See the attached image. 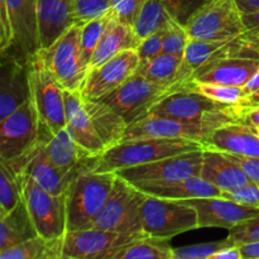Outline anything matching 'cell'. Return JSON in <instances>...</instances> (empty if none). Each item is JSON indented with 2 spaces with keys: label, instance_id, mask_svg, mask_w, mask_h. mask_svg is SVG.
Here are the masks:
<instances>
[{
  "label": "cell",
  "instance_id": "23",
  "mask_svg": "<svg viewBox=\"0 0 259 259\" xmlns=\"http://www.w3.org/2000/svg\"><path fill=\"white\" fill-rule=\"evenodd\" d=\"M131 184L144 194L168 200L220 197L223 192L222 190L202 180L200 176L174 180V181H138Z\"/></svg>",
  "mask_w": 259,
  "mask_h": 259
},
{
  "label": "cell",
  "instance_id": "26",
  "mask_svg": "<svg viewBox=\"0 0 259 259\" xmlns=\"http://www.w3.org/2000/svg\"><path fill=\"white\" fill-rule=\"evenodd\" d=\"M40 50L48 48L75 24L73 0H37Z\"/></svg>",
  "mask_w": 259,
  "mask_h": 259
},
{
  "label": "cell",
  "instance_id": "8",
  "mask_svg": "<svg viewBox=\"0 0 259 259\" xmlns=\"http://www.w3.org/2000/svg\"><path fill=\"white\" fill-rule=\"evenodd\" d=\"M81 28L82 24L75 23L50 47L38 52L65 90H80L88 73L81 58Z\"/></svg>",
  "mask_w": 259,
  "mask_h": 259
},
{
  "label": "cell",
  "instance_id": "49",
  "mask_svg": "<svg viewBox=\"0 0 259 259\" xmlns=\"http://www.w3.org/2000/svg\"><path fill=\"white\" fill-rule=\"evenodd\" d=\"M238 9L242 14L253 13L259 10V0H234Z\"/></svg>",
  "mask_w": 259,
  "mask_h": 259
},
{
  "label": "cell",
  "instance_id": "19",
  "mask_svg": "<svg viewBox=\"0 0 259 259\" xmlns=\"http://www.w3.org/2000/svg\"><path fill=\"white\" fill-rule=\"evenodd\" d=\"M30 99L29 62L2 55L0 65V120Z\"/></svg>",
  "mask_w": 259,
  "mask_h": 259
},
{
  "label": "cell",
  "instance_id": "36",
  "mask_svg": "<svg viewBox=\"0 0 259 259\" xmlns=\"http://www.w3.org/2000/svg\"><path fill=\"white\" fill-rule=\"evenodd\" d=\"M114 18V13L109 12L103 17L95 18L93 20H89L81 28V37H80V47H81V58L82 63L89 71L90 67L91 58H93L94 52L100 42L101 37L105 33L106 28L110 24Z\"/></svg>",
  "mask_w": 259,
  "mask_h": 259
},
{
  "label": "cell",
  "instance_id": "25",
  "mask_svg": "<svg viewBox=\"0 0 259 259\" xmlns=\"http://www.w3.org/2000/svg\"><path fill=\"white\" fill-rule=\"evenodd\" d=\"M200 177L222 191H233L249 182L244 171L225 152L211 148H204Z\"/></svg>",
  "mask_w": 259,
  "mask_h": 259
},
{
  "label": "cell",
  "instance_id": "17",
  "mask_svg": "<svg viewBox=\"0 0 259 259\" xmlns=\"http://www.w3.org/2000/svg\"><path fill=\"white\" fill-rule=\"evenodd\" d=\"M211 0H147L133 29L139 39L166 27L171 20L186 27L189 20Z\"/></svg>",
  "mask_w": 259,
  "mask_h": 259
},
{
  "label": "cell",
  "instance_id": "33",
  "mask_svg": "<svg viewBox=\"0 0 259 259\" xmlns=\"http://www.w3.org/2000/svg\"><path fill=\"white\" fill-rule=\"evenodd\" d=\"M227 40H202L190 38L186 51H185V55L182 57V62L181 66H180L179 73H177V80H192L194 73L201 66L209 62L211 60L212 55L218 50H220L227 43Z\"/></svg>",
  "mask_w": 259,
  "mask_h": 259
},
{
  "label": "cell",
  "instance_id": "16",
  "mask_svg": "<svg viewBox=\"0 0 259 259\" xmlns=\"http://www.w3.org/2000/svg\"><path fill=\"white\" fill-rule=\"evenodd\" d=\"M220 126L205 123H190L175 118L149 115L131 123L126 126L124 139L133 138H179L199 142L204 146L210 136ZM123 139V141H124Z\"/></svg>",
  "mask_w": 259,
  "mask_h": 259
},
{
  "label": "cell",
  "instance_id": "44",
  "mask_svg": "<svg viewBox=\"0 0 259 259\" xmlns=\"http://www.w3.org/2000/svg\"><path fill=\"white\" fill-rule=\"evenodd\" d=\"M164 35H166V27L147 35L141 40L139 46L137 47V52H138L141 61L151 60V58L163 53Z\"/></svg>",
  "mask_w": 259,
  "mask_h": 259
},
{
  "label": "cell",
  "instance_id": "41",
  "mask_svg": "<svg viewBox=\"0 0 259 259\" xmlns=\"http://www.w3.org/2000/svg\"><path fill=\"white\" fill-rule=\"evenodd\" d=\"M147 0H111V12L120 22L133 27Z\"/></svg>",
  "mask_w": 259,
  "mask_h": 259
},
{
  "label": "cell",
  "instance_id": "15",
  "mask_svg": "<svg viewBox=\"0 0 259 259\" xmlns=\"http://www.w3.org/2000/svg\"><path fill=\"white\" fill-rule=\"evenodd\" d=\"M139 62L137 50H125L106 62L91 67L80 89L83 99L99 100L113 93L134 75Z\"/></svg>",
  "mask_w": 259,
  "mask_h": 259
},
{
  "label": "cell",
  "instance_id": "5",
  "mask_svg": "<svg viewBox=\"0 0 259 259\" xmlns=\"http://www.w3.org/2000/svg\"><path fill=\"white\" fill-rule=\"evenodd\" d=\"M115 172L83 171L66 191L67 232L90 229L105 205L115 181Z\"/></svg>",
  "mask_w": 259,
  "mask_h": 259
},
{
  "label": "cell",
  "instance_id": "47",
  "mask_svg": "<svg viewBox=\"0 0 259 259\" xmlns=\"http://www.w3.org/2000/svg\"><path fill=\"white\" fill-rule=\"evenodd\" d=\"M243 259H259V242L239 244Z\"/></svg>",
  "mask_w": 259,
  "mask_h": 259
},
{
  "label": "cell",
  "instance_id": "4",
  "mask_svg": "<svg viewBox=\"0 0 259 259\" xmlns=\"http://www.w3.org/2000/svg\"><path fill=\"white\" fill-rule=\"evenodd\" d=\"M30 100L39 118L40 142L47 143L66 128L65 89L46 66L39 53L29 61Z\"/></svg>",
  "mask_w": 259,
  "mask_h": 259
},
{
  "label": "cell",
  "instance_id": "10",
  "mask_svg": "<svg viewBox=\"0 0 259 259\" xmlns=\"http://www.w3.org/2000/svg\"><path fill=\"white\" fill-rule=\"evenodd\" d=\"M142 227L147 235L171 239L181 233L199 229L197 212L180 200L147 195L142 207Z\"/></svg>",
  "mask_w": 259,
  "mask_h": 259
},
{
  "label": "cell",
  "instance_id": "53",
  "mask_svg": "<svg viewBox=\"0 0 259 259\" xmlns=\"http://www.w3.org/2000/svg\"><path fill=\"white\" fill-rule=\"evenodd\" d=\"M258 129H259V128H258Z\"/></svg>",
  "mask_w": 259,
  "mask_h": 259
},
{
  "label": "cell",
  "instance_id": "42",
  "mask_svg": "<svg viewBox=\"0 0 259 259\" xmlns=\"http://www.w3.org/2000/svg\"><path fill=\"white\" fill-rule=\"evenodd\" d=\"M228 238H230L238 245L259 242V215L244 220L229 229Z\"/></svg>",
  "mask_w": 259,
  "mask_h": 259
},
{
  "label": "cell",
  "instance_id": "40",
  "mask_svg": "<svg viewBox=\"0 0 259 259\" xmlns=\"http://www.w3.org/2000/svg\"><path fill=\"white\" fill-rule=\"evenodd\" d=\"M110 10L111 0H73V18L78 24L103 17Z\"/></svg>",
  "mask_w": 259,
  "mask_h": 259
},
{
  "label": "cell",
  "instance_id": "30",
  "mask_svg": "<svg viewBox=\"0 0 259 259\" xmlns=\"http://www.w3.org/2000/svg\"><path fill=\"white\" fill-rule=\"evenodd\" d=\"M46 154L56 167L71 171L86 159L95 157L72 138L67 128H63L43 144Z\"/></svg>",
  "mask_w": 259,
  "mask_h": 259
},
{
  "label": "cell",
  "instance_id": "6",
  "mask_svg": "<svg viewBox=\"0 0 259 259\" xmlns=\"http://www.w3.org/2000/svg\"><path fill=\"white\" fill-rule=\"evenodd\" d=\"M190 81L158 83L134 73L113 93L99 99L118 111L128 125L149 114L154 105L171 94L189 90Z\"/></svg>",
  "mask_w": 259,
  "mask_h": 259
},
{
  "label": "cell",
  "instance_id": "46",
  "mask_svg": "<svg viewBox=\"0 0 259 259\" xmlns=\"http://www.w3.org/2000/svg\"><path fill=\"white\" fill-rule=\"evenodd\" d=\"M243 123L259 128V104L257 105H244Z\"/></svg>",
  "mask_w": 259,
  "mask_h": 259
},
{
  "label": "cell",
  "instance_id": "11",
  "mask_svg": "<svg viewBox=\"0 0 259 259\" xmlns=\"http://www.w3.org/2000/svg\"><path fill=\"white\" fill-rule=\"evenodd\" d=\"M186 29L190 38L202 40L232 39L247 30L234 0H211L189 20Z\"/></svg>",
  "mask_w": 259,
  "mask_h": 259
},
{
  "label": "cell",
  "instance_id": "22",
  "mask_svg": "<svg viewBox=\"0 0 259 259\" xmlns=\"http://www.w3.org/2000/svg\"><path fill=\"white\" fill-rule=\"evenodd\" d=\"M65 109L66 128L72 138L93 156H101L106 151V147L86 111L80 90H65Z\"/></svg>",
  "mask_w": 259,
  "mask_h": 259
},
{
  "label": "cell",
  "instance_id": "27",
  "mask_svg": "<svg viewBox=\"0 0 259 259\" xmlns=\"http://www.w3.org/2000/svg\"><path fill=\"white\" fill-rule=\"evenodd\" d=\"M139 43H141V39L137 37L133 27L120 22L114 15L113 20L108 25L95 52H94L89 70L91 67H96V66L106 62L123 51L137 50Z\"/></svg>",
  "mask_w": 259,
  "mask_h": 259
},
{
  "label": "cell",
  "instance_id": "2",
  "mask_svg": "<svg viewBox=\"0 0 259 259\" xmlns=\"http://www.w3.org/2000/svg\"><path fill=\"white\" fill-rule=\"evenodd\" d=\"M202 148L201 143L189 139L153 137L124 139L101 154L94 172H115Z\"/></svg>",
  "mask_w": 259,
  "mask_h": 259
},
{
  "label": "cell",
  "instance_id": "13",
  "mask_svg": "<svg viewBox=\"0 0 259 259\" xmlns=\"http://www.w3.org/2000/svg\"><path fill=\"white\" fill-rule=\"evenodd\" d=\"M146 233H118L105 229H81L66 232L62 259H109L119 247Z\"/></svg>",
  "mask_w": 259,
  "mask_h": 259
},
{
  "label": "cell",
  "instance_id": "1",
  "mask_svg": "<svg viewBox=\"0 0 259 259\" xmlns=\"http://www.w3.org/2000/svg\"><path fill=\"white\" fill-rule=\"evenodd\" d=\"M2 55L29 62L40 50L37 0H0Z\"/></svg>",
  "mask_w": 259,
  "mask_h": 259
},
{
  "label": "cell",
  "instance_id": "14",
  "mask_svg": "<svg viewBox=\"0 0 259 259\" xmlns=\"http://www.w3.org/2000/svg\"><path fill=\"white\" fill-rule=\"evenodd\" d=\"M204 161V148L166 157L158 161L115 171L116 176L128 182L174 181L200 176Z\"/></svg>",
  "mask_w": 259,
  "mask_h": 259
},
{
  "label": "cell",
  "instance_id": "43",
  "mask_svg": "<svg viewBox=\"0 0 259 259\" xmlns=\"http://www.w3.org/2000/svg\"><path fill=\"white\" fill-rule=\"evenodd\" d=\"M222 197L240 205L259 207V186L255 182L249 181L233 191H223Z\"/></svg>",
  "mask_w": 259,
  "mask_h": 259
},
{
  "label": "cell",
  "instance_id": "50",
  "mask_svg": "<svg viewBox=\"0 0 259 259\" xmlns=\"http://www.w3.org/2000/svg\"><path fill=\"white\" fill-rule=\"evenodd\" d=\"M243 88H244L245 94H247V98H249L250 95H253V94L259 91V70L254 73V76L245 83V86H243Z\"/></svg>",
  "mask_w": 259,
  "mask_h": 259
},
{
  "label": "cell",
  "instance_id": "24",
  "mask_svg": "<svg viewBox=\"0 0 259 259\" xmlns=\"http://www.w3.org/2000/svg\"><path fill=\"white\" fill-rule=\"evenodd\" d=\"M204 148L259 158L258 128L245 123H232L218 128L204 143Z\"/></svg>",
  "mask_w": 259,
  "mask_h": 259
},
{
  "label": "cell",
  "instance_id": "18",
  "mask_svg": "<svg viewBox=\"0 0 259 259\" xmlns=\"http://www.w3.org/2000/svg\"><path fill=\"white\" fill-rule=\"evenodd\" d=\"M180 201L190 205L196 210L199 229L223 228L229 230L239 223L259 215V207L237 204L222 196L187 199Z\"/></svg>",
  "mask_w": 259,
  "mask_h": 259
},
{
  "label": "cell",
  "instance_id": "35",
  "mask_svg": "<svg viewBox=\"0 0 259 259\" xmlns=\"http://www.w3.org/2000/svg\"><path fill=\"white\" fill-rule=\"evenodd\" d=\"M23 199V175L0 161V217L12 211Z\"/></svg>",
  "mask_w": 259,
  "mask_h": 259
},
{
  "label": "cell",
  "instance_id": "20",
  "mask_svg": "<svg viewBox=\"0 0 259 259\" xmlns=\"http://www.w3.org/2000/svg\"><path fill=\"white\" fill-rule=\"evenodd\" d=\"M99 158H100V156L91 157L71 171H65V169L56 167L50 161V158L46 154L45 148H43V143H40L35 149L34 156L32 157L29 163L25 167L23 175L25 174L32 177L38 185H40L43 189L47 190L51 194L62 195L66 194L70 185L81 172L94 171L95 166L98 164Z\"/></svg>",
  "mask_w": 259,
  "mask_h": 259
},
{
  "label": "cell",
  "instance_id": "34",
  "mask_svg": "<svg viewBox=\"0 0 259 259\" xmlns=\"http://www.w3.org/2000/svg\"><path fill=\"white\" fill-rule=\"evenodd\" d=\"M182 58L176 57L168 53H161L151 60L141 61L137 67V75L143 76L144 78L158 83L176 82L177 73L181 66Z\"/></svg>",
  "mask_w": 259,
  "mask_h": 259
},
{
  "label": "cell",
  "instance_id": "12",
  "mask_svg": "<svg viewBox=\"0 0 259 259\" xmlns=\"http://www.w3.org/2000/svg\"><path fill=\"white\" fill-rule=\"evenodd\" d=\"M40 143L39 118L30 99L0 120V159L19 157Z\"/></svg>",
  "mask_w": 259,
  "mask_h": 259
},
{
  "label": "cell",
  "instance_id": "7",
  "mask_svg": "<svg viewBox=\"0 0 259 259\" xmlns=\"http://www.w3.org/2000/svg\"><path fill=\"white\" fill-rule=\"evenodd\" d=\"M146 196L131 182L116 176L113 190L91 228L118 233H144L142 207Z\"/></svg>",
  "mask_w": 259,
  "mask_h": 259
},
{
  "label": "cell",
  "instance_id": "32",
  "mask_svg": "<svg viewBox=\"0 0 259 259\" xmlns=\"http://www.w3.org/2000/svg\"><path fill=\"white\" fill-rule=\"evenodd\" d=\"M63 237L46 239L37 237L0 250V259H62Z\"/></svg>",
  "mask_w": 259,
  "mask_h": 259
},
{
  "label": "cell",
  "instance_id": "45",
  "mask_svg": "<svg viewBox=\"0 0 259 259\" xmlns=\"http://www.w3.org/2000/svg\"><path fill=\"white\" fill-rule=\"evenodd\" d=\"M242 18L243 23L245 25V29L259 39V10L253 13H247V14H242Z\"/></svg>",
  "mask_w": 259,
  "mask_h": 259
},
{
  "label": "cell",
  "instance_id": "29",
  "mask_svg": "<svg viewBox=\"0 0 259 259\" xmlns=\"http://www.w3.org/2000/svg\"><path fill=\"white\" fill-rule=\"evenodd\" d=\"M37 235L24 199L12 211L0 217V250L14 247Z\"/></svg>",
  "mask_w": 259,
  "mask_h": 259
},
{
  "label": "cell",
  "instance_id": "39",
  "mask_svg": "<svg viewBox=\"0 0 259 259\" xmlns=\"http://www.w3.org/2000/svg\"><path fill=\"white\" fill-rule=\"evenodd\" d=\"M190 40V35L187 33L186 27L180 23L171 20L166 24V35H164L163 53L174 55L176 57L182 58L186 51L187 43Z\"/></svg>",
  "mask_w": 259,
  "mask_h": 259
},
{
  "label": "cell",
  "instance_id": "52",
  "mask_svg": "<svg viewBox=\"0 0 259 259\" xmlns=\"http://www.w3.org/2000/svg\"><path fill=\"white\" fill-rule=\"evenodd\" d=\"M258 134H259V129H258Z\"/></svg>",
  "mask_w": 259,
  "mask_h": 259
},
{
  "label": "cell",
  "instance_id": "3",
  "mask_svg": "<svg viewBox=\"0 0 259 259\" xmlns=\"http://www.w3.org/2000/svg\"><path fill=\"white\" fill-rule=\"evenodd\" d=\"M243 104L222 103L196 91L184 90L164 98L152 108L149 114L190 123L223 126L232 123H243Z\"/></svg>",
  "mask_w": 259,
  "mask_h": 259
},
{
  "label": "cell",
  "instance_id": "21",
  "mask_svg": "<svg viewBox=\"0 0 259 259\" xmlns=\"http://www.w3.org/2000/svg\"><path fill=\"white\" fill-rule=\"evenodd\" d=\"M259 70V58L223 57L205 63L192 76L197 82L245 86Z\"/></svg>",
  "mask_w": 259,
  "mask_h": 259
},
{
  "label": "cell",
  "instance_id": "51",
  "mask_svg": "<svg viewBox=\"0 0 259 259\" xmlns=\"http://www.w3.org/2000/svg\"><path fill=\"white\" fill-rule=\"evenodd\" d=\"M257 104H259V91L253 94V95H250L249 98L245 99L243 105H257Z\"/></svg>",
  "mask_w": 259,
  "mask_h": 259
},
{
  "label": "cell",
  "instance_id": "38",
  "mask_svg": "<svg viewBox=\"0 0 259 259\" xmlns=\"http://www.w3.org/2000/svg\"><path fill=\"white\" fill-rule=\"evenodd\" d=\"M234 244L235 243L230 238H227V239L218 240V242L199 243V244L175 248L174 259H212L219 250Z\"/></svg>",
  "mask_w": 259,
  "mask_h": 259
},
{
  "label": "cell",
  "instance_id": "31",
  "mask_svg": "<svg viewBox=\"0 0 259 259\" xmlns=\"http://www.w3.org/2000/svg\"><path fill=\"white\" fill-rule=\"evenodd\" d=\"M169 238L143 235L119 247L109 259H174Z\"/></svg>",
  "mask_w": 259,
  "mask_h": 259
},
{
  "label": "cell",
  "instance_id": "28",
  "mask_svg": "<svg viewBox=\"0 0 259 259\" xmlns=\"http://www.w3.org/2000/svg\"><path fill=\"white\" fill-rule=\"evenodd\" d=\"M85 109L98 132L99 137L105 144L106 149L120 143L125 136L128 123L125 119L108 104L100 100H86Z\"/></svg>",
  "mask_w": 259,
  "mask_h": 259
},
{
  "label": "cell",
  "instance_id": "48",
  "mask_svg": "<svg viewBox=\"0 0 259 259\" xmlns=\"http://www.w3.org/2000/svg\"><path fill=\"white\" fill-rule=\"evenodd\" d=\"M212 259H243V258H242V253H240L239 245L234 244L219 250Z\"/></svg>",
  "mask_w": 259,
  "mask_h": 259
},
{
  "label": "cell",
  "instance_id": "9",
  "mask_svg": "<svg viewBox=\"0 0 259 259\" xmlns=\"http://www.w3.org/2000/svg\"><path fill=\"white\" fill-rule=\"evenodd\" d=\"M23 199L38 235L46 239L65 237L67 232L66 194L53 195L28 175H23Z\"/></svg>",
  "mask_w": 259,
  "mask_h": 259
},
{
  "label": "cell",
  "instance_id": "37",
  "mask_svg": "<svg viewBox=\"0 0 259 259\" xmlns=\"http://www.w3.org/2000/svg\"><path fill=\"white\" fill-rule=\"evenodd\" d=\"M189 90L196 91V93L202 94L207 98H211L214 100L227 104H243L247 99V94H245L243 86L197 82V81L191 80L189 85Z\"/></svg>",
  "mask_w": 259,
  "mask_h": 259
}]
</instances>
